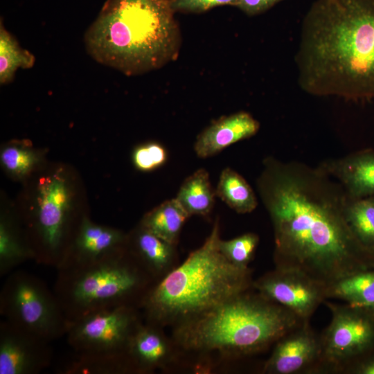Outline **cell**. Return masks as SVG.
I'll return each mask as SVG.
<instances>
[{
  "mask_svg": "<svg viewBox=\"0 0 374 374\" xmlns=\"http://www.w3.org/2000/svg\"><path fill=\"white\" fill-rule=\"evenodd\" d=\"M50 341L9 321L0 322V374H38L53 362Z\"/></svg>",
  "mask_w": 374,
  "mask_h": 374,
  "instance_id": "7c38bea8",
  "label": "cell"
},
{
  "mask_svg": "<svg viewBox=\"0 0 374 374\" xmlns=\"http://www.w3.org/2000/svg\"><path fill=\"white\" fill-rule=\"evenodd\" d=\"M283 0H239L237 8L249 16L261 14Z\"/></svg>",
  "mask_w": 374,
  "mask_h": 374,
  "instance_id": "4dcf8cb0",
  "label": "cell"
},
{
  "mask_svg": "<svg viewBox=\"0 0 374 374\" xmlns=\"http://www.w3.org/2000/svg\"><path fill=\"white\" fill-rule=\"evenodd\" d=\"M220 240L217 220L200 247L152 285L140 306L147 323L184 322L248 290L253 284L250 269L229 261L220 249Z\"/></svg>",
  "mask_w": 374,
  "mask_h": 374,
  "instance_id": "277c9868",
  "label": "cell"
},
{
  "mask_svg": "<svg viewBox=\"0 0 374 374\" xmlns=\"http://www.w3.org/2000/svg\"><path fill=\"white\" fill-rule=\"evenodd\" d=\"M328 299H337L357 308L374 306V269L357 272L339 279L327 288Z\"/></svg>",
  "mask_w": 374,
  "mask_h": 374,
  "instance_id": "cb8c5ba5",
  "label": "cell"
},
{
  "mask_svg": "<svg viewBox=\"0 0 374 374\" xmlns=\"http://www.w3.org/2000/svg\"><path fill=\"white\" fill-rule=\"evenodd\" d=\"M331 320L320 335L319 372L344 373L374 352V314L368 308L324 301Z\"/></svg>",
  "mask_w": 374,
  "mask_h": 374,
  "instance_id": "9c48e42d",
  "label": "cell"
},
{
  "mask_svg": "<svg viewBox=\"0 0 374 374\" xmlns=\"http://www.w3.org/2000/svg\"><path fill=\"white\" fill-rule=\"evenodd\" d=\"M259 129V122L247 112L224 116L213 121L197 136L194 150L199 158L211 157L254 136Z\"/></svg>",
  "mask_w": 374,
  "mask_h": 374,
  "instance_id": "9a60e30c",
  "label": "cell"
},
{
  "mask_svg": "<svg viewBox=\"0 0 374 374\" xmlns=\"http://www.w3.org/2000/svg\"><path fill=\"white\" fill-rule=\"evenodd\" d=\"M172 1L107 0L85 32L87 53L129 76L175 61L182 39Z\"/></svg>",
  "mask_w": 374,
  "mask_h": 374,
  "instance_id": "3957f363",
  "label": "cell"
},
{
  "mask_svg": "<svg viewBox=\"0 0 374 374\" xmlns=\"http://www.w3.org/2000/svg\"><path fill=\"white\" fill-rule=\"evenodd\" d=\"M44 154L26 139L12 140L1 148L0 162L4 172L17 181H24L43 168Z\"/></svg>",
  "mask_w": 374,
  "mask_h": 374,
  "instance_id": "44dd1931",
  "label": "cell"
},
{
  "mask_svg": "<svg viewBox=\"0 0 374 374\" xmlns=\"http://www.w3.org/2000/svg\"><path fill=\"white\" fill-rule=\"evenodd\" d=\"M256 186L273 228L276 268L302 272L327 287L374 269V253L347 220L351 198L319 165L268 157Z\"/></svg>",
  "mask_w": 374,
  "mask_h": 374,
  "instance_id": "6da1fadb",
  "label": "cell"
},
{
  "mask_svg": "<svg viewBox=\"0 0 374 374\" xmlns=\"http://www.w3.org/2000/svg\"><path fill=\"white\" fill-rule=\"evenodd\" d=\"M321 358L320 336L305 321L275 343L263 367L268 374H298L319 372Z\"/></svg>",
  "mask_w": 374,
  "mask_h": 374,
  "instance_id": "4fadbf2b",
  "label": "cell"
},
{
  "mask_svg": "<svg viewBox=\"0 0 374 374\" xmlns=\"http://www.w3.org/2000/svg\"><path fill=\"white\" fill-rule=\"evenodd\" d=\"M127 234L114 227L94 223L84 215L56 269L87 264L126 247Z\"/></svg>",
  "mask_w": 374,
  "mask_h": 374,
  "instance_id": "5bb4252c",
  "label": "cell"
},
{
  "mask_svg": "<svg viewBox=\"0 0 374 374\" xmlns=\"http://www.w3.org/2000/svg\"><path fill=\"white\" fill-rule=\"evenodd\" d=\"M346 217L359 241L374 253V195L351 199L347 208Z\"/></svg>",
  "mask_w": 374,
  "mask_h": 374,
  "instance_id": "4316f807",
  "label": "cell"
},
{
  "mask_svg": "<svg viewBox=\"0 0 374 374\" xmlns=\"http://www.w3.org/2000/svg\"><path fill=\"white\" fill-rule=\"evenodd\" d=\"M136 306L100 310L69 322L66 334L74 351H125L141 322Z\"/></svg>",
  "mask_w": 374,
  "mask_h": 374,
  "instance_id": "30bf717a",
  "label": "cell"
},
{
  "mask_svg": "<svg viewBox=\"0 0 374 374\" xmlns=\"http://www.w3.org/2000/svg\"><path fill=\"white\" fill-rule=\"evenodd\" d=\"M345 373L374 374V352L353 364Z\"/></svg>",
  "mask_w": 374,
  "mask_h": 374,
  "instance_id": "1f68e13d",
  "label": "cell"
},
{
  "mask_svg": "<svg viewBox=\"0 0 374 374\" xmlns=\"http://www.w3.org/2000/svg\"><path fill=\"white\" fill-rule=\"evenodd\" d=\"M295 62L305 92L374 102V0H316Z\"/></svg>",
  "mask_w": 374,
  "mask_h": 374,
  "instance_id": "7a4b0ae2",
  "label": "cell"
},
{
  "mask_svg": "<svg viewBox=\"0 0 374 374\" xmlns=\"http://www.w3.org/2000/svg\"><path fill=\"white\" fill-rule=\"evenodd\" d=\"M215 197L208 171L199 168L186 178L175 198L190 217L209 214Z\"/></svg>",
  "mask_w": 374,
  "mask_h": 374,
  "instance_id": "7402d4cb",
  "label": "cell"
},
{
  "mask_svg": "<svg viewBox=\"0 0 374 374\" xmlns=\"http://www.w3.org/2000/svg\"><path fill=\"white\" fill-rule=\"evenodd\" d=\"M215 192L216 197L239 214L252 212L258 204L249 184L230 168H226L221 172Z\"/></svg>",
  "mask_w": 374,
  "mask_h": 374,
  "instance_id": "d4e9b609",
  "label": "cell"
},
{
  "mask_svg": "<svg viewBox=\"0 0 374 374\" xmlns=\"http://www.w3.org/2000/svg\"><path fill=\"white\" fill-rule=\"evenodd\" d=\"M168 153L165 147L158 142L151 141L136 146L132 154L135 168L143 172L156 170L167 161Z\"/></svg>",
  "mask_w": 374,
  "mask_h": 374,
  "instance_id": "f1b7e54d",
  "label": "cell"
},
{
  "mask_svg": "<svg viewBox=\"0 0 374 374\" xmlns=\"http://www.w3.org/2000/svg\"><path fill=\"white\" fill-rule=\"evenodd\" d=\"M35 260L24 229L15 212L1 211L0 216V276L21 264Z\"/></svg>",
  "mask_w": 374,
  "mask_h": 374,
  "instance_id": "ffe728a7",
  "label": "cell"
},
{
  "mask_svg": "<svg viewBox=\"0 0 374 374\" xmlns=\"http://www.w3.org/2000/svg\"><path fill=\"white\" fill-rule=\"evenodd\" d=\"M35 56L20 46L15 37L0 23V83L5 84L14 80L19 69L33 67Z\"/></svg>",
  "mask_w": 374,
  "mask_h": 374,
  "instance_id": "484cf974",
  "label": "cell"
},
{
  "mask_svg": "<svg viewBox=\"0 0 374 374\" xmlns=\"http://www.w3.org/2000/svg\"><path fill=\"white\" fill-rule=\"evenodd\" d=\"M239 0H172L175 12L202 13L220 6H238Z\"/></svg>",
  "mask_w": 374,
  "mask_h": 374,
  "instance_id": "f546056e",
  "label": "cell"
},
{
  "mask_svg": "<svg viewBox=\"0 0 374 374\" xmlns=\"http://www.w3.org/2000/svg\"><path fill=\"white\" fill-rule=\"evenodd\" d=\"M3 319L52 342L66 335L69 321L53 292L36 276L22 270L9 274L0 292Z\"/></svg>",
  "mask_w": 374,
  "mask_h": 374,
  "instance_id": "ba28073f",
  "label": "cell"
},
{
  "mask_svg": "<svg viewBox=\"0 0 374 374\" xmlns=\"http://www.w3.org/2000/svg\"><path fill=\"white\" fill-rule=\"evenodd\" d=\"M188 217L189 215L173 198L147 213L140 224L158 237L175 245Z\"/></svg>",
  "mask_w": 374,
  "mask_h": 374,
  "instance_id": "603a6c76",
  "label": "cell"
},
{
  "mask_svg": "<svg viewBox=\"0 0 374 374\" xmlns=\"http://www.w3.org/2000/svg\"><path fill=\"white\" fill-rule=\"evenodd\" d=\"M369 310L373 312V314H374V306L371 308H369Z\"/></svg>",
  "mask_w": 374,
  "mask_h": 374,
  "instance_id": "d6a6232c",
  "label": "cell"
},
{
  "mask_svg": "<svg viewBox=\"0 0 374 374\" xmlns=\"http://www.w3.org/2000/svg\"><path fill=\"white\" fill-rule=\"evenodd\" d=\"M34 184L30 205L15 212L38 264L57 268L86 214L75 204V188L63 166L44 171Z\"/></svg>",
  "mask_w": 374,
  "mask_h": 374,
  "instance_id": "52a82bcc",
  "label": "cell"
},
{
  "mask_svg": "<svg viewBox=\"0 0 374 374\" xmlns=\"http://www.w3.org/2000/svg\"><path fill=\"white\" fill-rule=\"evenodd\" d=\"M351 199L374 195V150L363 149L320 165Z\"/></svg>",
  "mask_w": 374,
  "mask_h": 374,
  "instance_id": "2e32d148",
  "label": "cell"
},
{
  "mask_svg": "<svg viewBox=\"0 0 374 374\" xmlns=\"http://www.w3.org/2000/svg\"><path fill=\"white\" fill-rule=\"evenodd\" d=\"M57 271L53 290L69 322L119 306L140 307L154 279L127 247Z\"/></svg>",
  "mask_w": 374,
  "mask_h": 374,
  "instance_id": "8992f818",
  "label": "cell"
},
{
  "mask_svg": "<svg viewBox=\"0 0 374 374\" xmlns=\"http://www.w3.org/2000/svg\"><path fill=\"white\" fill-rule=\"evenodd\" d=\"M55 371L58 374L140 373L127 350H73L56 366Z\"/></svg>",
  "mask_w": 374,
  "mask_h": 374,
  "instance_id": "e0dca14e",
  "label": "cell"
},
{
  "mask_svg": "<svg viewBox=\"0 0 374 374\" xmlns=\"http://www.w3.org/2000/svg\"><path fill=\"white\" fill-rule=\"evenodd\" d=\"M259 242V237L254 233H246L229 240H220L221 252L232 263L248 267Z\"/></svg>",
  "mask_w": 374,
  "mask_h": 374,
  "instance_id": "83f0119b",
  "label": "cell"
},
{
  "mask_svg": "<svg viewBox=\"0 0 374 374\" xmlns=\"http://www.w3.org/2000/svg\"><path fill=\"white\" fill-rule=\"evenodd\" d=\"M252 286L303 321H310L318 307L328 299L326 285L292 269L275 268L253 282Z\"/></svg>",
  "mask_w": 374,
  "mask_h": 374,
  "instance_id": "8fae6325",
  "label": "cell"
},
{
  "mask_svg": "<svg viewBox=\"0 0 374 374\" xmlns=\"http://www.w3.org/2000/svg\"><path fill=\"white\" fill-rule=\"evenodd\" d=\"M304 321L260 293L246 291L182 322L176 335L186 349L247 355L275 344Z\"/></svg>",
  "mask_w": 374,
  "mask_h": 374,
  "instance_id": "5b68a950",
  "label": "cell"
},
{
  "mask_svg": "<svg viewBox=\"0 0 374 374\" xmlns=\"http://www.w3.org/2000/svg\"><path fill=\"white\" fill-rule=\"evenodd\" d=\"M147 323L140 325L132 337L127 352L140 373L164 366L169 360V344L158 328Z\"/></svg>",
  "mask_w": 374,
  "mask_h": 374,
  "instance_id": "d6986e66",
  "label": "cell"
},
{
  "mask_svg": "<svg viewBox=\"0 0 374 374\" xmlns=\"http://www.w3.org/2000/svg\"><path fill=\"white\" fill-rule=\"evenodd\" d=\"M175 246L141 224L127 234L126 243L130 253L154 278L168 269L175 256Z\"/></svg>",
  "mask_w": 374,
  "mask_h": 374,
  "instance_id": "ac0fdd59",
  "label": "cell"
}]
</instances>
